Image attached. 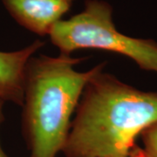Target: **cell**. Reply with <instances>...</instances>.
<instances>
[{
  "label": "cell",
  "mask_w": 157,
  "mask_h": 157,
  "mask_svg": "<svg viewBox=\"0 0 157 157\" xmlns=\"http://www.w3.org/2000/svg\"><path fill=\"white\" fill-rule=\"evenodd\" d=\"M156 122L157 92L136 89L101 70L85 86L63 153L128 156L138 135Z\"/></svg>",
  "instance_id": "obj_1"
},
{
  "label": "cell",
  "mask_w": 157,
  "mask_h": 157,
  "mask_svg": "<svg viewBox=\"0 0 157 157\" xmlns=\"http://www.w3.org/2000/svg\"><path fill=\"white\" fill-rule=\"evenodd\" d=\"M83 58L60 53L40 55L28 62L23 104V135L30 157H56L63 151L71 128V119L90 78L103 70L105 63L84 73L74 67Z\"/></svg>",
  "instance_id": "obj_2"
},
{
  "label": "cell",
  "mask_w": 157,
  "mask_h": 157,
  "mask_svg": "<svg viewBox=\"0 0 157 157\" xmlns=\"http://www.w3.org/2000/svg\"><path fill=\"white\" fill-rule=\"evenodd\" d=\"M112 11L107 2L86 0L84 11L52 27L49 34L52 43L60 53L68 55L82 49L116 52L132 59L144 70L157 73V43L118 32Z\"/></svg>",
  "instance_id": "obj_3"
},
{
  "label": "cell",
  "mask_w": 157,
  "mask_h": 157,
  "mask_svg": "<svg viewBox=\"0 0 157 157\" xmlns=\"http://www.w3.org/2000/svg\"><path fill=\"white\" fill-rule=\"evenodd\" d=\"M74 0H3L12 17L25 28L40 36L52 27L71 8Z\"/></svg>",
  "instance_id": "obj_4"
},
{
  "label": "cell",
  "mask_w": 157,
  "mask_h": 157,
  "mask_svg": "<svg viewBox=\"0 0 157 157\" xmlns=\"http://www.w3.org/2000/svg\"><path fill=\"white\" fill-rule=\"evenodd\" d=\"M44 45L40 40L14 52H0V99L23 106L29 60Z\"/></svg>",
  "instance_id": "obj_5"
},
{
  "label": "cell",
  "mask_w": 157,
  "mask_h": 157,
  "mask_svg": "<svg viewBox=\"0 0 157 157\" xmlns=\"http://www.w3.org/2000/svg\"><path fill=\"white\" fill-rule=\"evenodd\" d=\"M145 151L151 157H157V122L141 133Z\"/></svg>",
  "instance_id": "obj_6"
},
{
  "label": "cell",
  "mask_w": 157,
  "mask_h": 157,
  "mask_svg": "<svg viewBox=\"0 0 157 157\" xmlns=\"http://www.w3.org/2000/svg\"><path fill=\"white\" fill-rule=\"evenodd\" d=\"M129 157H151L146 151L144 148H141L137 145H135L131 151L129 152Z\"/></svg>",
  "instance_id": "obj_7"
},
{
  "label": "cell",
  "mask_w": 157,
  "mask_h": 157,
  "mask_svg": "<svg viewBox=\"0 0 157 157\" xmlns=\"http://www.w3.org/2000/svg\"><path fill=\"white\" fill-rule=\"evenodd\" d=\"M4 104H5V101L0 99V126L5 121V115H4V110H3L4 109ZM0 157H7L6 154L4 152L2 147H1V144H0Z\"/></svg>",
  "instance_id": "obj_8"
},
{
  "label": "cell",
  "mask_w": 157,
  "mask_h": 157,
  "mask_svg": "<svg viewBox=\"0 0 157 157\" xmlns=\"http://www.w3.org/2000/svg\"><path fill=\"white\" fill-rule=\"evenodd\" d=\"M118 157H129V156H118Z\"/></svg>",
  "instance_id": "obj_9"
}]
</instances>
